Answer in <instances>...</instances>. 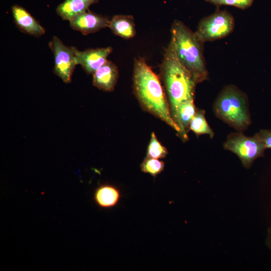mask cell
<instances>
[{"instance_id":"9c48e42d","label":"cell","mask_w":271,"mask_h":271,"mask_svg":"<svg viewBox=\"0 0 271 271\" xmlns=\"http://www.w3.org/2000/svg\"><path fill=\"white\" fill-rule=\"evenodd\" d=\"M109 22L108 18L88 10L74 16L69 21L70 27L84 35L108 27Z\"/></svg>"},{"instance_id":"6da1fadb","label":"cell","mask_w":271,"mask_h":271,"mask_svg":"<svg viewBox=\"0 0 271 271\" xmlns=\"http://www.w3.org/2000/svg\"><path fill=\"white\" fill-rule=\"evenodd\" d=\"M133 86L135 95L143 108L165 121L179 134L180 129L172 116L160 80L143 58L135 59Z\"/></svg>"},{"instance_id":"7c38bea8","label":"cell","mask_w":271,"mask_h":271,"mask_svg":"<svg viewBox=\"0 0 271 271\" xmlns=\"http://www.w3.org/2000/svg\"><path fill=\"white\" fill-rule=\"evenodd\" d=\"M108 27L116 35L128 39L136 34L133 17L131 15H116L110 20Z\"/></svg>"},{"instance_id":"ba28073f","label":"cell","mask_w":271,"mask_h":271,"mask_svg":"<svg viewBox=\"0 0 271 271\" xmlns=\"http://www.w3.org/2000/svg\"><path fill=\"white\" fill-rule=\"evenodd\" d=\"M112 51L110 47L89 49L83 51L74 47L76 64L80 65L88 74H92L107 61V58Z\"/></svg>"},{"instance_id":"8992f818","label":"cell","mask_w":271,"mask_h":271,"mask_svg":"<svg viewBox=\"0 0 271 271\" xmlns=\"http://www.w3.org/2000/svg\"><path fill=\"white\" fill-rule=\"evenodd\" d=\"M224 148L236 154L243 166L249 168L253 161L263 155L266 148L256 136L247 137L241 133H233L228 137Z\"/></svg>"},{"instance_id":"7a4b0ae2","label":"cell","mask_w":271,"mask_h":271,"mask_svg":"<svg viewBox=\"0 0 271 271\" xmlns=\"http://www.w3.org/2000/svg\"><path fill=\"white\" fill-rule=\"evenodd\" d=\"M161 70L171 115L175 121L179 107L185 102L194 100L197 84L179 60L171 39L165 50Z\"/></svg>"},{"instance_id":"30bf717a","label":"cell","mask_w":271,"mask_h":271,"mask_svg":"<svg viewBox=\"0 0 271 271\" xmlns=\"http://www.w3.org/2000/svg\"><path fill=\"white\" fill-rule=\"evenodd\" d=\"M11 11L14 23L21 31L35 37L45 34L43 27L23 7L15 5L12 7Z\"/></svg>"},{"instance_id":"5bb4252c","label":"cell","mask_w":271,"mask_h":271,"mask_svg":"<svg viewBox=\"0 0 271 271\" xmlns=\"http://www.w3.org/2000/svg\"><path fill=\"white\" fill-rule=\"evenodd\" d=\"M197 111L194 100L182 103L178 108L175 121L180 129L179 136L184 141L188 140V129Z\"/></svg>"},{"instance_id":"8fae6325","label":"cell","mask_w":271,"mask_h":271,"mask_svg":"<svg viewBox=\"0 0 271 271\" xmlns=\"http://www.w3.org/2000/svg\"><path fill=\"white\" fill-rule=\"evenodd\" d=\"M118 77L117 66L107 60L93 74V85L100 90L112 91Z\"/></svg>"},{"instance_id":"44dd1931","label":"cell","mask_w":271,"mask_h":271,"mask_svg":"<svg viewBox=\"0 0 271 271\" xmlns=\"http://www.w3.org/2000/svg\"><path fill=\"white\" fill-rule=\"evenodd\" d=\"M267 243V245L271 249V225L270 227L269 228L268 231Z\"/></svg>"},{"instance_id":"ac0fdd59","label":"cell","mask_w":271,"mask_h":271,"mask_svg":"<svg viewBox=\"0 0 271 271\" xmlns=\"http://www.w3.org/2000/svg\"><path fill=\"white\" fill-rule=\"evenodd\" d=\"M164 165V163L162 161L147 157L142 163L141 168L143 172L156 176L163 171Z\"/></svg>"},{"instance_id":"52a82bcc","label":"cell","mask_w":271,"mask_h":271,"mask_svg":"<svg viewBox=\"0 0 271 271\" xmlns=\"http://www.w3.org/2000/svg\"><path fill=\"white\" fill-rule=\"evenodd\" d=\"M49 46L54 57V73L65 83H70L77 65L75 60L74 47L66 46L57 36H54Z\"/></svg>"},{"instance_id":"3957f363","label":"cell","mask_w":271,"mask_h":271,"mask_svg":"<svg viewBox=\"0 0 271 271\" xmlns=\"http://www.w3.org/2000/svg\"><path fill=\"white\" fill-rule=\"evenodd\" d=\"M172 40L182 64L190 72L196 84L208 78L203 53V43L182 22L175 20L171 29Z\"/></svg>"},{"instance_id":"2e32d148","label":"cell","mask_w":271,"mask_h":271,"mask_svg":"<svg viewBox=\"0 0 271 271\" xmlns=\"http://www.w3.org/2000/svg\"><path fill=\"white\" fill-rule=\"evenodd\" d=\"M189 128L197 135L207 134L211 138L214 135L206 120L205 111L202 110L197 111L190 123Z\"/></svg>"},{"instance_id":"4fadbf2b","label":"cell","mask_w":271,"mask_h":271,"mask_svg":"<svg viewBox=\"0 0 271 271\" xmlns=\"http://www.w3.org/2000/svg\"><path fill=\"white\" fill-rule=\"evenodd\" d=\"M98 0H65L58 6L56 12L63 20L69 21L74 16L88 10Z\"/></svg>"},{"instance_id":"277c9868","label":"cell","mask_w":271,"mask_h":271,"mask_svg":"<svg viewBox=\"0 0 271 271\" xmlns=\"http://www.w3.org/2000/svg\"><path fill=\"white\" fill-rule=\"evenodd\" d=\"M214 109L218 116L238 129H244L250 123L245 95L234 86H227L221 91Z\"/></svg>"},{"instance_id":"ffe728a7","label":"cell","mask_w":271,"mask_h":271,"mask_svg":"<svg viewBox=\"0 0 271 271\" xmlns=\"http://www.w3.org/2000/svg\"><path fill=\"white\" fill-rule=\"evenodd\" d=\"M263 143L266 149H271V131L261 130L255 134Z\"/></svg>"},{"instance_id":"d6986e66","label":"cell","mask_w":271,"mask_h":271,"mask_svg":"<svg viewBox=\"0 0 271 271\" xmlns=\"http://www.w3.org/2000/svg\"><path fill=\"white\" fill-rule=\"evenodd\" d=\"M217 6L226 5L244 10L250 7L254 0H205Z\"/></svg>"},{"instance_id":"9a60e30c","label":"cell","mask_w":271,"mask_h":271,"mask_svg":"<svg viewBox=\"0 0 271 271\" xmlns=\"http://www.w3.org/2000/svg\"><path fill=\"white\" fill-rule=\"evenodd\" d=\"M120 193L115 187L110 185H102L98 187L94 194L95 203L102 208H110L119 202Z\"/></svg>"},{"instance_id":"e0dca14e","label":"cell","mask_w":271,"mask_h":271,"mask_svg":"<svg viewBox=\"0 0 271 271\" xmlns=\"http://www.w3.org/2000/svg\"><path fill=\"white\" fill-rule=\"evenodd\" d=\"M167 154V149L158 140L154 132H152L147 150V157L154 159H162Z\"/></svg>"},{"instance_id":"5b68a950","label":"cell","mask_w":271,"mask_h":271,"mask_svg":"<svg viewBox=\"0 0 271 271\" xmlns=\"http://www.w3.org/2000/svg\"><path fill=\"white\" fill-rule=\"evenodd\" d=\"M234 26L232 15L226 10L218 9L214 14L202 19L194 32L198 39L204 43L226 37L233 31Z\"/></svg>"}]
</instances>
